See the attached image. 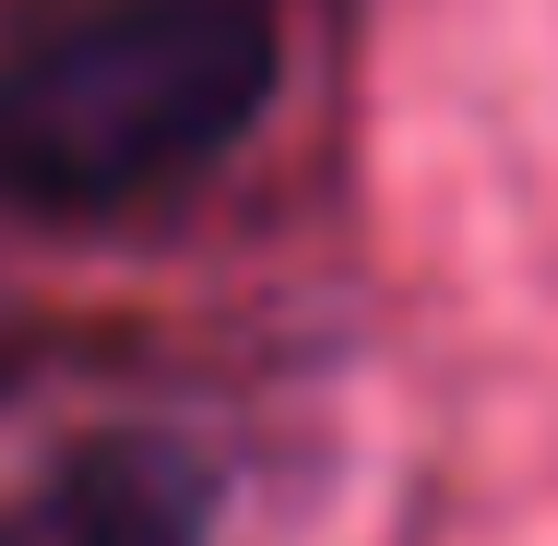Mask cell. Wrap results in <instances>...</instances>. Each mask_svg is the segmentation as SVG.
I'll list each match as a JSON object with an SVG mask.
<instances>
[{"label": "cell", "instance_id": "1", "mask_svg": "<svg viewBox=\"0 0 558 546\" xmlns=\"http://www.w3.org/2000/svg\"><path fill=\"white\" fill-rule=\"evenodd\" d=\"M274 72V0H60L0 36V203L143 215L262 131Z\"/></svg>", "mask_w": 558, "mask_h": 546}, {"label": "cell", "instance_id": "2", "mask_svg": "<svg viewBox=\"0 0 558 546\" xmlns=\"http://www.w3.org/2000/svg\"><path fill=\"white\" fill-rule=\"evenodd\" d=\"M0 546H203V475L155 439H96L0 523Z\"/></svg>", "mask_w": 558, "mask_h": 546}]
</instances>
